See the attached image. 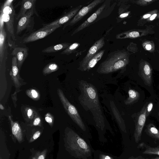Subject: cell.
<instances>
[{"instance_id": "42", "label": "cell", "mask_w": 159, "mask_h": 159, "mask_svg": "<svg viewBox=\"0 0 159 159\" xmlns=\"http://www.w3.org/2000/svg\"></svg>"}, {"instance_id": "40", "label": "cell", "mask_w": 159, "mask_h": 159, "mask_svg": "<svg viewBox=\"0 0 159 159\" xmlns=\"http://www.w3.org/2000/svg\"><path fill=\"white\" fill-rule=\"evenodd\" d=\"M137 157L139 159H147L141 156H138Z\"/></svg>"}, {"instance_id": "25", "label": "cell", "mask_w": 159, "mask_h": 159, "mask_svg": "<svg viewBox=\"0 0 159 159\" xmlns=\"http://www.w3.org/2000/svg\"><path fill=\"white\" fill-rule=\"evenodd\" d=\"M80 44L78 43L71 44L68 48L64 50L61 53L62 55H69L73 53L79 47Z\"/></svg>"}, {"instance_id": "2", "label": "cell", "mask_w": 159, "mask_h": 159, "mask_svg": "<svg viewBox=\"0 0 159 159\" xmlns=\"http://www.w3.org/2000/svg\"><path fill=\"white\" fill-rule=\"evenodd\" d=\"M65 141L67 148L76 157L87 159L91 156V150L89 146L71 129L66 134Z\"/></svg>"}, {"instance_id": "13", "label": "cell", "mask_w": 159, "mask_h": 159, "mask_svg": "<svg viewBox=\"0 0 159 159\" xmlns=\"http://www.w3.org/2000/svg\"><path fill=\"white\" fill-rule=\"evenodd\" d=\"M36 0H22L20 1L17 5L16 7L20 6L19 12L16 17V19L18 20L25 15L29 11L35 9Z\"/></svg>"}, {"instance_id": "4", "label": "cell", "mask_w": 159, "mask_h": 159, "mask_svg": "<svg viewBox=\"0 0 159 159\" xmlns=\"http://www.w3.org/2000/svg\"><path fill=\"white\" fill-rule=\"evenodd\" d=\"M12 0H7L2 5L0 19L5 23L7 31L14 40L16 39L14 23L16 14L13 5Z\"/></svg>"}, {"instance_id": "24", "label": "cell", "mask_w": 159, "mask_h": 159, "mask_svg": "<svg viewBox=\"0 0 159 159\" xmlns=\"http://www.w3.org/2000/svg\"><path fill=\"white\" fill-rule=\"evenodd\" d=\"M59 68L58 65L54 62H51L46 65L43 70V73L46 75L56 71Z\"/></svg>"}, {"instance_id": "20", "label": "cell", "mask_w": 159, "mask_h": 159, "mask_svg": "<svg viewBox=\"0 0 159 159\" xmlns=\"http://www.w3.org/2000/svg\"><path fill=\"white\" fill-rule=\"evenodd\" d=\"M71 44L68 43H63L52 45L42 50L43 53H50L57 52L65 50Z\"/></svg>"}, {"instance_id": "26", "label": "cell", "mask_w": 159, "mask_h": 159, "mask_svg": "<svg viewBox=\"0 0 159 159\" xmlns=\"http://www.w3.org/2000/svg\"><path fill=\"white\" fill-rule=\"evenodd\" d=\"M47 151L46 149L41 152L37 151L31 159H45Z\"/></svg>"}, {"instance_id": "15", "label": "cell", "mask_w": 159, "mask_h": 159, "mask_svg": "<svg viewBox=\"0 0 159 159\" xmlns=\"http://www.w3.org/2000/svg\"><path fill=\"white\" fill-rule=\"evenodd\" d=\"M11 54L16 57L17 64L19 70L28 55V50L23 47H15L13 49Z\"/></svg>"}, {"instance_id": "33", "label": "cell", "mask_w": 159, "mask_h": 159, "mask_svg": "<svg viewBox=\"0 0 159 159\" xmlns=\"http://www.w3.org/2000/svg\"><path fill=\"white\" fill-rule=\"evenodd\" d=\"M99 157L100 159H113L111 157L103 154L100 155Z\"/></svg>"}, {"instance_id": "39", "label": "cell", "mask_w": 159, "mask_h": 159, "mask_svg": "<svg viewBox=\"0 0 159 159\" xmlns=\"http://www.w3.org/2000/svg\"><path fill=\"white\" fill-rule=\"evenodd\" d=\"M0 109L2 110H3L4 109V107L1 104H0Z\"/></svg>"}, {"instance_id": "21", "label": "cell", "mask_w": 159, "mask_h": 159, "mask_svg": "<svg viewBox=\"0 0 159 159\" xmlns=\"http://www.w3.org/2000/svg\"><path fill=\"white\" fill-rule=\"evenodd\" d=\"M129 97L124 101L125 104L129 105L132 104L138 101L139 99L140 94L137 91L132 89H129L128 91Z\"/></svg>"}, {"instance_id": "30", "label": "cell", "mask_w": 159, "mask_h": 159, "mask_svg": "<svg viewBox=\"0 0 159 159\" xmlns=\"http://www.w3.org/2000/svg\"><path fill=\"white\" fill-rule=\"evenodd\" d=\"M153 106L152 102H150L147 105L146 108V115L148 116L151 113Z\"/></svg>"}, {"instance_id": "36", "label": "cell", "mask_w": 159, "mask_h": 159, "mask_svg": "<svg viewBox=\"0 0 159 159\" xmlns=\"http://www.w3.org/2000/svg\"><path fill=\"white\" fill-rule=\"evenodd\" d=\"M146 48L148 50H150L152 48V46L150 44H147L146 46Z\"/></svg>"}, {"instance_id": "28", "label": "cell", "mask_w": 159, "mask_h": 159, "mask_svg": "<svg viewBox=\"0 0 159 159\" xmlns=\"http://www.w3.org/2000/svg\"><path fill=\"white\" fill-rule=\"evenodd\" d=\"M45 121L50 125L52 126L53 123L52 116L49 113H47L45 116Z\"/></svg>"}, {"instance_id": "29", "label": "cell", "mask_w": 159, "mask_h": 159, "mask_svg": "<svg viewBox=\"0 0 159 159\" xmlns=\"http://www.w3.org/2000/svg\"><path fill=\"white\" fill-rule=\"evenodd\" d=\"M41 132L39 131H37L34 133L32 136L30 138L29 142L30 143L34 142L40 136Z\"/></svg>"}, {"instance_id": "32", "label": "cell", "mask_w": 159, "mask_h": 159, "mask_svg": "<svg viewBox=\"0 0 159 159\" xmlns=\"http://www.w3.org/2000/svg\"><path fill=\"white\" fill-rule=\"evenodd\" d=\"M27 114L28 117L30 119L33 116V111L32 109L28 108L27 110Z\"/></svg>"}, {"instance_id": "10", "label": "cell", "mask_w": 159, "mask_h": 159, "mask_svg": "<svg viewBox=\"0 0 159 159\" xmlns=\"http://www.w3.org/2000/svg\"><path fill=\"white\" fill-rule=\"evenodd\" d=\"M105 44L104 38L102 37L96 41L89 49L86 56L80 61L79 69L81 70L88 62L103 47Z\"/></svg>"}, {"instance_id": "23", "label": "cell", "mask_w": 159, "mask_h": 159, "mask_svg": "<svg viewBox=\"0 0 159 159\" xmlns=\"http://www.w3.org/2000/svg\"><path fill=\"white\" fill-rule=\"evenodd\" d=\"M138 147L139 148L142 147L145 148V150L142 152L143 154L156 155L159 156V145L156 147H152L147 145L144 143H141Z\"/></svg>"}, {"instance_id": "5", "label": "cell", "mask_w": 159, "mask_h": 159, "mask_svg": "<svg viewBox=\"0 0 159 159\" xmlns=\"http://www.w3.org/2000/svg\"><path fill=\"white\" fill-rule=\"evenodd\" d=\"M57 93L64 108L68 115L82 130L85 131L84 124L76 108L69 102L61 89H58Z\"/></svg>"}, {"instance_id": "1", "label": "cell", "mask_w": 159, "mask_h": 159, "mask_svg": "<svg viewBox=\"0 0 159 159\" xmlns=\"http://www.w3.org/2000/svg\"><path fill=\"white\" fill-rule=\"evenodd\" d=\"M129 63L127 52L124 50H118L109 54L106 59L100 65L97 70L99 73H111L125 67Z\"/></svg>"}, {"instance_id": "27", "label": "cell", "mask_w": 159, "mask_h": 159, "mask_svg": "<svg viewBox=\"0 0 159 159\" xmlns=\"http://www.w3.org/2000/svg\"><path fill=\"white\" fill-rule=\"evenodd\" d=\"M26 94L28 96L35 100H38L39 98L38 92L35 89H31L27 91Z\"/></svg>"}, {"instance_id": "41", "label": "cell", "mask_w": 159, "mask_h": 159, "mask_svg": "<svg viewBox=\"0 0 159 159\" xmlns=\"http://www.w3.org/2000/svg\"><path fill=\"white\" fill-rule=\"evenodd\" d=\"M152 159H159V157H155L152 158Z\"/></svg>"}, {"instance_id": "17", "label": "cell", "mask_w": 159, "mask_h": 159, "mask_svg": "<svg viewBox=\"0 0 159 159\" xmlns=\"http://www.w3.org/2000/svg\"><path fill=\"white\" fill-rule=\"evenodd\" d=\"M9 119L11 123L12 132L13 135L19 143H21L23 140L22 132L18 122H14L10 116Z\"/></svg>"}, {"instance_id": "6", "label": "cell", "mask_w": 159, "mask_h": 159, "mask_svg": "<svg viewBox=\"0 0 159 159\" xmlns=\"http://www.w3.org/2000/svg\"><path fill=\"white\" fill-rule=\"evenodd\" d=\"M34 13L38 16L35 9H32L29 11L20 19L17 25V34L21 33L25 30H26V32L32 31L34 25Z\"/></svg>"}, {"instance_id": "11", "label": "cell", "mask_w": 159, "mask_h": 159, "mask_svg": "<svg viewBox=\"0 0 159 159\" xmlns=\"http://www.w3.org/2000/svg\"><path fill=\"white\" fill-rule=\"evenodd\" d=\"M82 5H80L71 9L60 18L47 24H43V27H51L57 25H61L65 24L72 19L81 9Z\"/></svg>"}, {"instance_id": "37", "label": "cell", "mask_w": 159, "mask_h": 159, "mask_svg": "<svg viewBox=\"0 0 159 159\" xmlns=\"http://www.w3.org/2000/svg\"><path fill=\"white\" fill-rule=\"evenodd\" d=\"M151 15L150 14H145L143 16V17L144 19H147Z\"/></svg>"}, {"instance_id": "31", "label": "cell", "mask_w": 159, "mask_h": 159, "mask_svg": "<svg viewBox=\"0 0 159 159\" xmlns=\"http://www.w3.org/2000/svg\"><path fill=\"white\" fill-rule=\"evenodd\" d=\"M41 122V119L39 117L36 118L33 122V125L34 126L39 125Z\"/></svg>"}, {"instance_id": "16", "label": "cell", "mask_w": 159, "mask_h": 159, "mask_svg": "<svg viewBox=\"0 0 159 159\" xmlns=\"http://www.w3.org/2000/svg\"><path fill=\"white\" fill-rule=\"evenodd\" d=\"M19 71L17 58L13 56L12 59L11 69L10 72V75L16 88L19 87L21 84L19 81Z\"/></svg>"}, {"instance_id": "38", "label": "cell", "mask_w": 159, "mask_h": 159, "mask_svg": "<svg viewBox=\"0 0 159 159\" xmlns=\"http://www.w3.org/2000/svg\"><path fill=\"white\" fill-rule=\"evenodd\" d=\"M128 159H139L137 157H134V156H131V157H129Z\"/></svg>"}, {"instance_id": "22", "label": "cell", "mask_w": 159, "mask_h": 159, "mask_svg": "<svg viewBox=\"0 0 159 159\" xmlns=\"http://www.w3.org/2000/svg\"><path fill=\"white\" fill-rule=\"evenodd\" d=\"M145 131L150 137L159 140V130L153 124H149L147 126Z\"/></svg>"}, {"instance_id": "8", "label": "cell", "mask_w": 159, "mask_h": 159, "mask_svg": "<svg viewBox=\"0 0 159 159\" xmlns=\"http://www.w3.org/2000/svg\"><path fill=\"white\" fill-rule=\"evenodd\" d=\"M104 1L103 0H95L87 6L82 8L72 19L64 25L63 29L67 26H72L76 23L98 5Z\"/></svg>"}, {"instance_id": "7", "label": "cell", "mask_w": 159, "mask_h": 159, "mask_svg": "<svg viewBox=\"0 0 159 159\" xmlns=\"http://www.w3.org/2000/svg\"><path fill=\"white\" fill-rule=\"evenodd\" d=\"M146 103L141 111L138 112L135 120V129L134 137L135 142L138 143L141 140L143 130L147 118L146 108L148 104Z\"/></svg>"}, {"instance_id": "9", "label": "cell", "mask_w": 159, "mask_h": 159, "mask_svg": "<svg viewBox=\"0 0 159 159\" xmlns=\"http://www.w3.org/2000/svg\"><path fill=\"white\" fill-rule=\"evenodd\" d=\"M61 25H57L51 27H43L31 33L23 39L24 43L33 42L43 39L48 36Z\"/></svg>"}, {"instance_id": "18", "label": "cell", "mask_w": 159, "mask_h": 159, "mask_svg": "<svg viewBox=\"0 0 159 159\" xmlns=\"http://www.w3.org/2000/svg\"><path fill=\"white\" fill-rule=\"evenodd\" d=\"M104 52L102 50L96 53L87 63L81 70V71H88L93 68L97 63L101 59Z\"/></svg>"}, {"instance_id": "14", "label": "cell", "mask_w": 159, "mask_h": 159, "mask_svg": "<svg viewBox=\"0 0 159 159\" xmlns=\"http://www.w3.org/2000/svg\"><path fill=\"white\" fill-rule=\"evenodd\" d=\"M106 5L104 3L86 20L78 26L73 32L71 36L82 30L90 25L95 20L105 9Z\"/></svg>"}, {"instance_id": "35", "label": "cell", "mask_w": 159, "mask_h": 159, "mask_svg": "<svg viewBox=\"0 0 159 159\" xmlns=\"http://www.w3.org/2000/svg\"><path fill=\"white\" fill-rule=\"evenodd\" d=\"M157 16V14H153L150 17V20H153Z\"/></svg>"}, {"instance_id": "19", "label": "cell", "mask_w": 159, "mask_h": 159, "mask_svg": "<svg viewBox=\"0 0 159 159\" xmlns=\"http://www.w3.org/2000/svg\"><path fill=\"white\" fill-rule=\"evenodd\" d=\"M7 33L4 27H0V66L4 58L6 50V38Z\"/></svg>"}, {"instance_id": "12", "label": "cell", "mask_w": 159, "mask_h": 159, "mask_svg": "<svg viewBox=\"0 0 159 159\" xmlns=\"http://www.w3.org/2000/svg\"><path fill=\"white\" fill-rule=\"evenodd\" d=\"M152 67L149 63L144 62L140 64L139 74L146 85L150 86L152 84Z\"/></svg>"}, {"instance_id": "3", "label": "cell", "mask_w": 159, "mask_h": 159, "mask_svg": "<svg viewBox=\"0 0 159 159\" xmlns=\"http://www.w3.org/2000/svg\"><path fill=\"white\" fill-rule=\"evenodd\" d=\"M80 91L81 94L79 98L80 103L84 107H86V108H88V110L91 111L97 126L102 129L104 126V120L99 104L97 92L94 95L92 104L91 100L85 93L81 90Z\"/></svg>"}, {"instance_id": "34", "label": "cell", "mask_w": 159, "mask_h": 159, "mask_svg": "<svg viewBox=\"0 0 159 159\" xmlns=\"http://www.w3.org/2000/svg\"><path fill=\"white\" fill-rule=\"evenodd\" d=\"M128 15V14L127 13H125L121 14L120 16V18H123L127 16Z\"/></svg>"}]
</instances>
